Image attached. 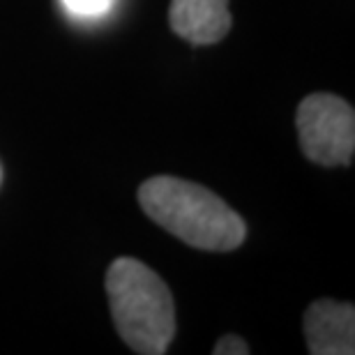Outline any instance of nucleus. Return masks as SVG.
<instances>
[{
    "label": "nucleus",
    "mask_w": 355,
    "mask_h": 355,
    "mask_svg": "<svg viewBox=\"0 0 355 355\" xmlns=\"http://www.w3.org/2000/svg\"><path fill=\"white\" fill-rule=\"evenodd\" d=\"M304 339L311 355H353L355 307L337 300L309 304L304 311Z\"/></svg>",
    "instance_id": "4"
},
{
    "label": "nucleus",
    "mask_w": 355,
    "mask_h": 355,
    "mask_svg": "<svg viewBox=\"0 0 355 355\" xmlns=\"http://www.w3.org/2000/svg\"><path fill=\"white\" fill-rule=\"evenodd\" d=\"M106 295L120 339L134 353L164 355L175 337V302L164 279L132 257L106 270Z\"/></svg>",
    "instance_id": "2"
},
{
    "label": "nucleus",
    "mask_w": 355,
    "mask_h": 355,
    "mask_svg": "<svg viewBox=\"0 0 355 355\" xmlns=\"http://www.w3.org/2000/svg\"><path fill=\"white\" fill-rule=\"evenodd\" d=\"M168 24L189 44L208 46L222 42L231 31L229 0H171Z\"/></svg>",
    "instance_id": "5"
},
{
    "label": "nucleus",
    "mask_w": 355,
    "mask_h": 355,
    "mask_svg": "<svg viewBox=\"0 0 355 355\" xmlns=\"http://www.w3.org/2000/svg\"><path fill=\"white\" fill-rule=\"evenodd\" d=\"M139 205L155 224L203 252L238 250L247 226L217 194L173 175H155L139 187Z\"/></svg>",
    "instance_id": "1"
},
{
    "label": "nucleus",
    "mask_w": 355,
    "mask_h": 355,
    "mask_svg": "<svg viewBox=\"0 0 355 355\" xmlns=\"http://www.w3.org/2000/svg\"><path fill=\"white\" fill-rule=\"evenodd\" d=\"M0 182H3V168H0Z\"/></svg>",
    "instance_id": "8"
},
{
    "label": "nucleus",
    "mask_w": 355,
    "mask_h": 355,
    "mask_svg": "<svg viewBox=\"0 0 355 355\" xmlns=\"http://www.w3.org/2000/svg\"><path fill=\"white\" fill-rule=\"evenodd\" d=\"M69 14L79 19H97L111 10L113 0H62Z\"/></svg>",
    "instance_id": "6"
},
{
    "label": "nucleus",
    "mask_w": 355,
    "mask_h": 355,
    "mask_svg": "<svg viewBox=\"0 0 355 355\" xmlns=\"http://www.w3.org/2000/svg\"><path fill=\"white\" fill-rule=\"evenodd\" d=\"M304 157L321 166H346L355 153V113L346 99L328 92L304 97L295 113Z\"/></svg>",
    "instance_id": "3"
},
{
    "label": "nucleus",
    "mask_w": 355,
    "mask_h": 355,
    "mask_svg": "<svg viewBox=\"0 0 355 355\" xmlns=\"http://www.w3.org/2000/svg\"><path fill=\"white\" fill-rule=\"evenodd\" d=\"M212 353H215V355H250L252 349H250V344H247L243 337H238V335H224L215 344Z\"/></svg>",
    "instance_id": "7"
}]
</instances>
